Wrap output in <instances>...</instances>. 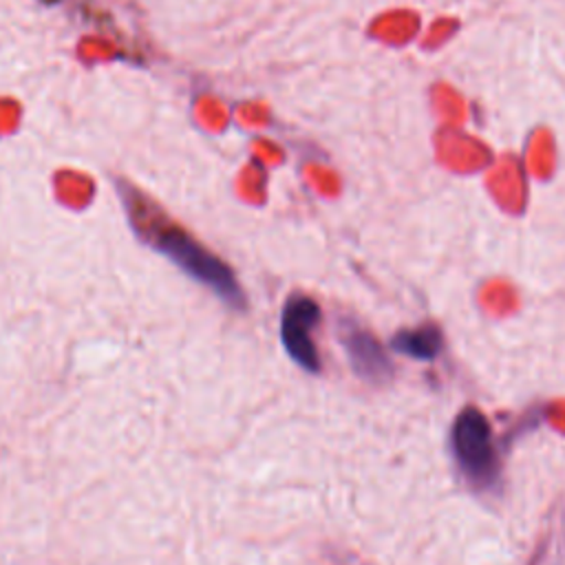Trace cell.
Returning <instances> with one entry per match:
<instances>
[{
  "instance_id": "obj_2",
  "label": "cell",
  "mask_w": 565,
  "mask_h": 565,
  "mask_svg": "<svg viewBox=\"0 0 565 565\" xmlns=\"http://www.w3.org/2000/svg\"><path fill=\"white\" fill-rule=\"evenodd\" d=\"M452 450L463 472L475 481H488L494 475L497 457L490 424L477 408H463L452 426Z\"/></svg>"
},
{
  "instance_id": "obj_1",
  "label": "cell",
  "mask_w": 565,
  "mask_h": 565,
  "mask_svg": "<svg viewBox=\"0 0 565 565\" xmlns=\"http://www.w3.org/2000/svg\"><path fill=\"white\" fill-rule=\"evenodd\" d=\"M124 214L135 236L150 249L166 256L188 278L207 287L223 305L234 311H245L247 296L234 269L179 225L157 201L126 179H113Z\"/></svg>"
},
{
  "instance_id": "obj_5",
  "label": "cell",
  "mask_w": 565,
  "mask_h": 565,
  "mask_svg": "<svg viewBox=\"0 0 565 565\" xmlns=\"http://www.w3.org/2000/svg\"><path fill=\"white\" fill-rule=\"evenodd\" d=\"M391 349L415 360H435L441 351V333L435 327L404 329L391 340Z\"/></svg>"
},
{
  "instance_id": "obj_3",
  "label": "cell",
  "mask_w": 565,
  "mask_h": 565,
  "mask_svg": "<svg viewBox=\"0 0 565 565\" xmlns=\"http://www.w3.org/2000/svg\"><path fill=\"white\" fill-rule=\"evenodd\" d=\"M320 322V307L307 294H291L280 313V340L289 358L309 373L320 371V355L313 329Z\"/></svg>"
},
{
  "instance_id": "obj_6",
  "label": "cell",
  "mask_w": 565,
  "mask_h": 565,
  "mask_svg": "<svg viewBox=\"0 0 565 565\" xmlns=\"http://www.w3.org/2000/svg\"><path fill=\"white\" fill-rule=\"evenodd\" d=\"M42 2H46V4H57L60 0H42Z\"/></svg>"
},
{
  "instance_id": "obj_4",
  "label": "cell",
  "mask_w": 565,
  "mask_h": 565,
  "mask_svg": "<svg viewBox=\"0 0 565 565\" xmlns=\"http://www.w3.org/2000/svg\"><path fill=\"white\" fill-rule=\"evenodd\" d=\"M340 342H342L349 364L358 377L373 382V384L391 380L393 366L388 362V355H386L384 347L380 344V340L375 335H371L366 329H362L353 322H342Z\"/></svg>"
}]
</instances>
